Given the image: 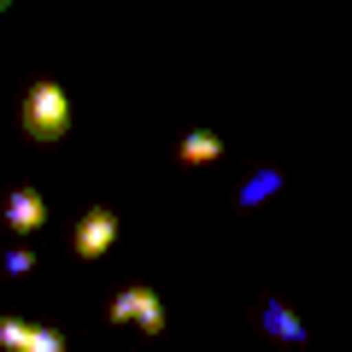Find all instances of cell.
<instances>
[{
	"mask_svg": "<svg viewBox=\"0 0 352 352\" xmlns=\"http://www.w3.org/2000/svg\"><path fill=\"white\" fill-rule=\"evenodd\" d=\"M18 129H24L36 147H53V141H65L71 135V94H65L59 82H30V94H24V106H18Z\"/></svg>",
	"mask_w": 352,
	"mask_h": 352,
	"instance_id": "cell-1",
	"label": "cell"
},
{
	"mask_svg": "<svg viewBox=\"0 0 352 352\" xmlns=\"http://www.w3.org/2000/svg\"><path fill=\"white\" fill-rule=\"evenodd\" d=\"M106 323H141V335H164V300L147 282H129L106 300Z\"/></svg>",
	"mask_w": 352,
	"mask_h": 352,
	"instance_id": "cell-2",
	"label": "cell"
},
{
	"mask_svg": "<svg viewBox=\"0 0 352 352\" xmlns=\"http://www.w3.org/2000/svg\"><path fill=\"white\" fill-rule=\"evenodd\" d=\"M118 212L112 206H94V212H82L76 217V229H71V252L82 264H94V258H106V252H112V241H118Z\"/></svg>",
	"mask_w": 352,
	"mask_h": 352,
	"instance_id": "cell-3",
	"label": "cell"
},
{
	"mask_svg": "<svg viewBox=\"0 0 352 352\" xmlns=\"http://www.w3.org/2000/svg\"><path fill=\"white\" fill-rule=\"evenodd\" d=\"M0 346L6 352H71V340L53 323H24V317H0Z\"/></svg>",
	"mask_w": 352,
	"mask_h": 352,
	"instance_id": "cell-4",
	"label": "cell"
},
{
	"mask_svg": "<svg viewBox=\"0 0 352 352\" xmlns=\"http://www.w3.org/2000/svg\"><path fill=\"white\" fill-rule=\"evenodd\" d=\"M6 229H12V235H36V229H47V194L12 188V200H6Z\"/></svg>",
	"mask_w": 352,
	"mask_h": 352,
	"instance_id": "cell-5",
	"label": "cell"
},
{
	"mask_svg": "<svg viewBox=\"0 0 352 352\" xmlns=\"http://www.w3.org/2000/svg\"><path fill=\"white\" fill-rule=\"evenodd\" d=\"M176 159H182V164H212V159H223V135H212V129H188V135L176 141Z\"/></svg>",
	"mask_w": 352,
	"mask_h": 352,
	"instance_id": "cell-6",
	"label": "cell"
},
{
	"mask_svg": "<svg viewBox=\"0 0 352 352\" xmlns=\"http://www.w3.org/2000/svg\"><path fill=\"white\" fill-rule=\"evenodd\" d=\"M258 317H264V335H276V340H305V323H300L282 300H264Z\"/></svg>",
	"mask_w": 352,
	"mask_h": 352,
	"instance_id": "cell-7",
	"label": "cell"
},
{
	"mask_svg": "<svg viewBox=\"0 0 352 352\" xmlns=\"http://www.w3.org/2000/svg\"><path fill=\"white\" fill-rule=\"evenodd\" d=\"M270 194H282V170H258V176H252V182H247V188L235 194V206H241V212H247V206H264V200H270Z\"/></svg>",
	"mask_w": 352,
	"mask_h": 352,
	"instance_id": "cell-8",
	"label": "cell"
},
{
	"mask_svg": "<svg viewBox=\"0 0 352 352\" xmlns=\"http://www.w3.org/2000/svg\"><path fill=\"white\" fill-rule=\"evenodd\" d=\"M30 270H36V252H30V247H12V252H6V276H30Z\"/></svg>",
	"mask_w": 352,
	"mask_h": 352,
	"instance_id": "cell-9",
	"label": "cell"
},
{
	"mask_svg": "<svg viewBox=\"0 0 352 352\" xmlns=\"http://www.w3.org/2000/svg\"><path fill=\"white\" fill-rule=\"evenodd\" d=\"M0 6H12V0H0Z\"/></svg>",
	"mask_w": 352,
	"mask_h": 352,
	"instance_id": "cell-10",
	"label": "cell"
}]
</instances>
